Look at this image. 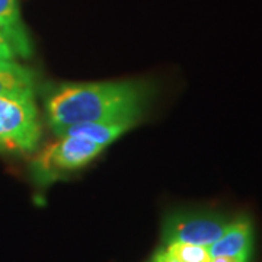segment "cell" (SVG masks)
I'll list each match as a JSON object with an SVG mask.
<instances>
[{"instance_id":"1","label":"cell","mask_w":262,"mask_h":262,"mask_svg":"<svg viewBox=\"0 0 262 262\" xmlns=\"http://www.w3.org/2000/svg\"><path fill=\"white\" fill-rule=\"evenodd\" d=\"M144 86L134 82L70 83L57 88L46 101L47 121L57 136L89 122H134L146 106Z\"/></svg>"},{"instance_id":"2","label":"cell","mask_w":262,"mask_h":262,"mask_svg":"<svg viewBox=\"0 0 262 262\" xmlns=\"http://www.w3.org/2000/svg\"><path fill=\"white\" fill-rule=\"evenodd\" d=\"M58 137V140L38 151L32 160V177L39 185H50L67 173L83 168L105 149L80 136L61 134Z\"/></svg>"},{"instance_id":"3","label":"cell","mask_w":262,"mask_h":262,"mask_svg":"<svg viewBox=\"0 0 262 262\" xmlns=\"http://www.w3.org/2000/svg\"><path fill=\"white\" fill-rule=\"evenodd\" d=\"M41 131L34 94L0 95V150L31 153Z\"/></svg>"},{"instance_id":"4","label":"cell","mask_w":262,"mask_h":262,"mask_svg":"<svg viewBox=\"0 0 262 262\" xmlns=\"http://www.w3.org/2000/svg\"><path fill=\"white\" fill-rule=\"evenodd\" d=\"M232 220L208 211H178L169 214L162 226L163 245L172 242L210 246L223 234Z\"/></svg>"},{"instance_id":"5","label":"cell","mask_w":262,"mask_h":262,"mask_svg":"<svg viewBox=\"0 0 262 262\" xmlns=\"http://www.w3.org/2000/svg\"><path fill=\"white\" fill-rule=\"evenodd\" d=\"M253 248L252 225L246 217H237L226 227L223 234L208 246L211 256H234L251 259Z\"/></svg>"},{"instance_id":"6","label":"cell","mask_w":262,"mask_h":262,"mask_svg":"<svg viewBox=\"0 0 262 262\" xmlns=\"http://www.w3.org/2000/svg\"><path fill=\"white\" fill-rule=\"evenodd\" d=\"M35 94L34 73L18 61H0V95Z\"/></svg>"},{"instance_id":"7","label":"cell","mask_w":262,"mask_h":262,"mask_svg":"<svg viewBox=\"0 0 262 262\" xmlns=\"http://www.w3.org/2000/svg\"><path fill=\"white\" fill-rule=\"evenodd\" d=\"M133 125H134L133 122H89V124H79L69 127L61 134L80 136L102 147H106L118 137H121L124 133L133 128Z\"/></svg>"},{"instance_id":"8","label":"cell","mask_w":262,"mask_h":262,"mask_svg":"<svg viewBox=\"0 0 262 262\" xmlns=\"http://www.w3.org/2000/svg\"><path fill=\"white\" fill-rule=\"evenodd\" d=\"M0 29L12 38L20 56H28V38L20 22L18 0H0Z\"/></svg>"},{"instance_id":"9","label":"cell","mask_w":262,"mask_h":262,"mask_svg":"<svg viewBox=\"0 0 262 262\" xmlns=\"http://www.w3.org/2000/svg\"><path fill=\"white\" fill-rule=\"evenodd\" d=\"M163 249L179 262H211V253L208 246L185 242H172L163 246Z\"/></svg>"},{"instance_id":"10","label":"cell","mask_w":262,"mask_h":262,"mask_svg":"<svg viewBox=\"0 0 262 262\" xmlns=\"http://www.w3.org/2000/svg\"><path fill=\"white\" fill-rule=\"evenodd\" d=\"M18 56V50L12 38L0 29V61H16Z\"/></svg>"},{"instance_id":"11","label":"cell","mask_w":262,"mask_h":262,"mask_svg":"<svg viewBox=\"0 0 262 262\" xmlns=\"http://www.w3.org/2000/svg\"><path fill=\"white\" fill-rule=\"evenodd\" d=\"M150 262H179L178 259H175L173 256H170L165 249H159L158 252L153 255L151 261Z\"/></svg>"},{"instance_id":"12","label":"cell","mask_w":262,"mask_h":262,"mask_svg":"<svg viewBox=\"0 0 262 262\" xmlns=\"http://www.w3.org/2000/svg\"><path fill=\"white\" fill-rule=\"evenodd\" d=\"M211 262H249L244 258H234V256H213Z\"/></svg>"}]
</instances>
